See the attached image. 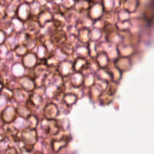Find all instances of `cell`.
Segmentation results:
<instances>
[{
	"instance_id": "1",
	"label": "cell",
	"mask_w": 154,
	"mask_h": 154,
	"mask_svg": "<svg viewBox=\"0 0 154 154\" xmlns=\"http://www.w3.org/2000/svg\"><path fill=\"white\" fill-rule=\"evenodd\" d=\"M5 154H17V153L16 150H15L14 148L11 147V148L8 149L5 151Z\"/></svg>"
},
{
	"instance_id": "2",
	"label": "cell",
	"mask_w": 154,
	"mask_h": 154,
	"mask_svg": "<svg viewBox=\"0 0 154 154\" xmlns=\"http://www.w3.org/2000/svg\"><path fill=\"white\" fill-rule=\"evenodd\" d=\"M4 40V35H3V33L0 31V44L3 42Z\"/></svg>"
},
{
	"instance_id": "3",
	"label": "cell",
	"mask_w": 154,
	"mask_h": 154,
	"mask_svg": "<svg viewBox=\"0 0 154 154\" xmlns=\"http://www.w3.org/2000/svg\"><path fill=\"white\" fill-rule=\"evenodd\" d=\"M2 89V84L1 83H0V93H1Z\"/></svg>"
},
{
	"instance_id": "4",
	"label": "cell",
	"mask_w": 154,
	"mask_h": 154,
	"mask_svg": "<svg viewBox=\"0 0 154 154\" xmlns=\"http://www.w3.org/2000/svg\"><path fill=\"white\" fill-rule=\"evenodd\" d=\"M2 17V12H1V8H0V18Z\"/></svg>"
},
{
	"instance_id": "5",
	"label": "cell",
	"mask_w": 154,
	"mask_h": 154,
	"mask_svg": "<svg viewBox=\"0 0 154 154\" xmlns=\"http://www.w3.org/2000/svg\"><path fill=\"white\" fill-rule=\"evenodd\" d=\"M35 154H42V153H35Z\"/></svg>"
}]
</instances>
